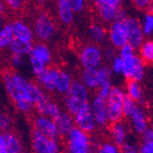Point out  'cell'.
I'll return each mask as SVG.
<instances>
[{"mask_svg":"<svg viewBox=\"0 0 153 153\" xmlns=\"http://www.w3.org/2000/svg\"><path fill=\"white\" fill-rule=\"evenodd\" d=\"M3 85L8 97L19 112L29 115L35 110V105L47 94L38 85L23 75L6 71L2 75Z\"/></svg>","mask_w":153,"mask_h":153,"instance_id":"6da1fadb","label":"cell"},{"mask_svg":"<svg viewBox=\"0 0 153 153\" xmlns=\"http://www.w3.org/2000/svg\"><path fill=\"white\" fill-rule=\"evenodd\" d=\"M90 94L91 92L79 80H74L69 91L63 95L64 111L74 116L83 105L90 102Z\"/></svg>","mask_w":153,"mask_h":153,"instance_id":"7a4b0ae2","label":"cell"},{"mask_svg":"<svg viewBox=\"0 0 153 153\" xmlns=\"http://www.w3.org/2000/svg\"><path fill=\"white\" fill-rule=\"evenodd\" d=\"M95 150L92 142V136L77 128H74L65 137L63 147L65 153H94Z\"/></svg>","mask_w":153,"mask_h":153,"instance_id":"3957f363","label":"cell"},{"mask_svg":"<svg viewBox=\"0 0 153 153\" xmlns=\"http://www.w3.org/2000/svg\"><path fill=\"white\" fill-rule=\"evenodd\" d=\"M103 49L97 44H86L79 51V62L82 70L96 71L104 62Z\"/></svg>","mask_w":153,"mask_h":153,"instance_id":"277c9868","label":"cell"},{"mask_svg":"<svg viewBox=\"0 0 153 153\" xmlns=\"http://www.w3.org/2000/svg\"><path fill=\"white\" fill-rule=\"evenodd\" d=\"M126 93L120 86H113L111 89L109 95L107 96L106 105H107V118L109 124H114L124 119L122 112V105Z\"/></svg>","mask_w":153,"mask_h":153,"instance_id":"5b68a950","label":"cell"},{"mask_svg":"<svg viewBox=\"0 0 153 153\" xmlns=\"http://www.w3.org/2000/svg\"><path fill=\"white\" fill-rule=\"evenodd\" d=\"M32 153H63V147L59 140L48 137L37 130L31 133Z\"/></svg>","mask_w":153,"mask_h":153,"instance_id":"8992f818","label":"cell"},{"mask_svg":"<svg viewBox=\"0 0 153 153\" xmlns=\"http://www.w3.org/2000/svg\"><path fill=\"white\" fill-rule=\"evenodd\" d=\"M33 33L41 42L51 39L56 33V25L47 13H40L37 16L33 24Z\"/></svg>","mask_w":153,"mask_h":153,"instance_id":"52a82bcc","label":"cell"},{"mask_svg":"<svg viewBox=\"0 0 153 153\" xmlns=\"http://www.w3.org/2000/svg\"><path fill=\"white\" fill-rule=\"evenodd\" d=\"M145 63L138 56V54L136 53L133 56L123 60L122 75L128 81H136L140 82L145 76Z\"/></svg>","mask_w":153,"mask_h":153,"instance_id":"ba28073f","label":"cell"},{"mask_svg":"<svg viewBox=\"0 0 153 153\" xmlns=\"http://www.w3.org/2000/svg\"><path fill=\"white\" fill-rule=\"evenodd\" d=\"M89 105L97 128H105L109 125L106 100L96 94L90 99Z\"/></svg>","mask_w":153,"mask_h":153,"instance_id":"9c48e42d","label":"cell"},{"mask_svg":"<svg viewBox=\"0 0 153 153\" xmlns=\"http://www.w3.org/2000/svg\"><path fill=\"white\" fill-rule=\"evenodd\" d=\"M74 126L75 128L81 129L89 135L95 132L97 129V126L95 124L94 116L90 108V105L85 104L78 112L74 116Z\"/></svg>","mask_w":153,"mask_h":153,"instance_id":"30bf717a","label":"cell"},{"mask_svg":"<svg viewBox=\"0 0 153 153\" xmlns=\"http://www.w3.org/2000/svg\"><path fill=\"white\" fill-rule=\"evenodd\" d=\"M124 24L126 26L128 44L137 51L145 40V35L142 30L140 21L136 18L128 17Z\"/></svg>","mask_w":153,"mask_h":153,"instance_id":"8fae6325","label":"cell"},{"mask_svg":"<svg viewBox=\"0 0 153 153\" xmlns=\"http://www.w3.org/2000/svg\"><path fill=\"white\" fill-rule=\"evenodd\" d=\"M61 69L54 66H49L44 71L36 75L38 85L45 93H52L56 89V83Z\"/></svg>","mask_w":153,"mask_h":153,"instance_id":"7c38bea8","label":"cell"},{"mask_svg":"<svg viewBox=\"0 0 153 153\" xmlns=\"http://www.w3.org/2000/svg\"><path fill=\"white\" fill-rule=\"evenodd\" d=\"M32 126H33V129L37 130L38 132L41 133L48 137L54 138V140H59L60 138H62L58 132L55 121L50 117H43L40 115H36L32 118Z\"/></svg>","mask_w":153,"mask_h":153,"instance_id":"4fadbf2b","label":"cell"},{"mask_svg":"<svg viewBox=\"0 0 153 153\" xmlns=\"http://www.w3.org/2000/svg\"><path fill=\"white\" fill-rule=\"evenodd\" d=\"M107 39L110 45H112L116 49H120L124 45L128 43V37L126 26L124 22L114 21L109 24L107 30Z\"/></svg>","mask_w":153,"mask_h":153,"instance_id":"5bb4252c","label":"cell"},{"mask_svg":"<svg viewBox=\"0 0 153 153\" xmlns=\"http://www.w3.org/2000/svg\"><path fill=\"white\" fill-rule=\"evenodd\" d=\"M35 111L37 112V115L47 117L55 120L62 113V109L56 101H54L48 94H46L43 98L35 105Z\"/></svg>","mask_w":153,"mask_h":153,"instance_id":"9a60e30c","label":"cell"},{"mask_svg":"<svg viewBox=\"0 0 153 153\" xmlns=\"http://www.w3.org/2000/svg\"><path fill=\"white\" fill-rule=\"evenodd\" d=\"M29 60H33L46 67H49L52 62L51 50L45 42L39 41L33 44L29 54Z\"/></svg>","mask_w":153,"mask_h":153,"instance_id":"2e32d148","label":"cell"},{"mask_svg":"<svg viewBox=\"0 0 153 153\" xmlns=\"http://www.w3.org/2000/svg\"><path fill=\"white\" fill-rule=\"evenodd\" d=\"M110 140L118 147H121L124 143L128 140L129 127L128 125L122 121L111 124L109 127Z\"/></svg>","mask_w":153,"mask_h":153,"instance_id":"e0dca14e","label":"cell"},{"mask_svg":"<svg viewBox=\"0 0 153 153\" xmlns=\"http://www.w3.org/2000/svg\"><path fill=\"white\" fill-rule=\"evenodd\" d=\"M14 38L24 42L33 43L34 33L32 27L22 19H16L11 23Z\"/></svg>","mask_w":153,"mask_h":153,"instance_id":"ac0fdd59","label":"cell"},{"mask_svg":"<svg viewBox=\"0 0 153 153\" xmlns=\"http://www.w3.org/2000/svg\"><path fill=\"white\" fill-rule=\"evenodd\" d=\"M129 123L132 130L137 135H142L149 127L148 114L142 105H138L135 113L129 118Z\"/></svg>","mask_w":153,"mask_h":153,"instance_id":"d6986e66","label":"cell"},{"mask_svg":"<svg viewBox=\"0 0 153 153\" xmlns=\"http://www.w3.org/2000/svg\"><path fill=\"white\" fill-rule=\"evenodd\" d=\"M54 121L55 124H56V127L61 137H67L68 134L75 128L74 116H72L71 114H69L68 112L63 110Z\"/></svg>","mask_w":153,"mask_h":153,"instance_id":"ffe728a7","label":"cell"},{"mask_svg":"<svg viewBox=\"0 0 153 153\" xmlns=\"http://www.w3.org/2000/svg\"><path fill=\"white\" fill-rule=\"evenodd\" d=\"M125 93H126V95H128L129 98L133 99L140 105H141L145 103L144 90H143L140 82L127 81Z\"/></svg>","mask_w":153,"mask_h":153,"instance_id":"44dd1931","label":"cell"},{"mask_svg":"<svg viewBox=\"0 0 153 153\" xmlns=\"http://www.w3.org/2000/svg\"><path fill=\"white\" fill-rule=\"evenodd\" d=\"M56 9L58 18L63 25H69L74 21V12L65 0H57Z\"/></svg>","mask_w":153,"mask_h":153,"instance_id":"7402d4cb","label":"cell"},{"mask_svg":"<svg viewBox=\"0 0 153 153\" xmlns=\"http://www.w3.org/2000/svg\"><path fill=\"white\" fill-rule=\"evenodd\" d=\"M6 145L9 153H25V149L20 137L13 131H7L3 133Z\"/></svg>","mask_w":153,"mask_h":153,"instance_id":"603a6c76","label":"cell"},{"mask_svg":"<svg viewBox=\"0 0 153 153\" xmlns=\"http://www.w3.org/2000/svg\"><path fill=\"white\" fill-rule=\"evenodd\" d=\"M94 7L97 13V16H98V18L100 19L102 22L111 24L115 21L117 12L118 10L117 7L110 4H104L100 6H96Z\"/></svg>","mask_w":153,"mask_h":153,"instance_id":"cb8c5ba5","label":"cell"},{"mask_svg":"<svg viewBox=\"0 0 153 153\" xmlns=\"http://www.w3.org/2000/svg\"><path fill=\"white\" fill-rule=\"evenodd\" d=\"M79 81L90 92H97V90H98L99 82H98V80H97L95 71L82 70L80 74Z\"/></svg>","mask_w":153,"mask_h":153,"instance_id":"d4e9b609","label":"cell"},{"mask_svg":"<svg viewBox=\"0 0 153 153\" xmlns=\"http://www.w3.org/2000/svg\"><path fill=\"white\" fill-rule=\"evenodd\" d=\"M89 37L94 44H102L107 39V30L100 23H94L89 27Z\"/></svg>","mask_w":153,"mask_h":153,"instance_id":"484cf974","label":"cell"},{"mask_svg":"<svg viewBox=\"0 0 153 153\" xmlns=\"http://www.w3.org/2000/svg\"><path fill=\"white\" fill-rule=\"evenodd\" d=\"M74 81V80L70 73L67 71H64V70H61L60 74H59L58 80H57L55 92L62 94V95L66 94V93L69 91V89H70Z\"/></svg>","mask_w":153,"mask_h":153,"instance_id":"4316f807","label":"cell"},{"mask_svg":"<svg viewBox=\"0 0 153 153\" xmlns=\"http://www.w3.org/2000/svg\"><path fill=\"white\" fill-rule=\"evenodd\" d=\"M32 46H33V43L24 42L22 40H19L14 38L8 50L11 55H20V56L24 57L25 55L30 54Z\"/></svg>","mask_w":153,"mask_h":153,"instance_id":"83f0119b","label":"cell"},{"mask_svg":"<svg viewBox=\"0 0 153 153\" xmlns=\"http://www.w3.org/2000/svg\"><path fill=\"white\" fill-rule=\"evenodd\" d=\"M138 56L143 61L145 65L153 64V40L147 39L138 48Z\"/></svg>","mask_w":153,"mask_h":153,"instance_id":"f1b7e54d","label":"cell"},{"mask_svg":"<svg viewBox=\"0 0 153 153\" xmlns=\"http://www.w3.org/2000/svg\"><path fill=\"white\" fill-rule=\"evenodd\" d=\"M138 153H153V128L149 127L141 135Z\"/></svg>","mask_w":153,"mask_h":153,"instance_id":"f546056e","label":"cell"},{"mask_svg":"<svg viewBox=\"0 0 153 153\" xmlns=\"http://www.w3.org/2000/svg\"><path fill=\"white\" fill-rule=\"evenodd\" d=\"M14 39V34L12 31L11 24H6L0 30V50L8 49L12 40Z\"/></svg>","mask_w":153,"mask_h":153,"instance_id":"4dcf8cb0","label":"cell"},{"mask_svg":"<svg viewBox=\"0 0 153 153\" xmlns=\"http://www.w3.org/2000/svg\"><path fill=\"white\" fill-rule=\"evenodd\" d=\"M138 105H138L137 102H135L133 99L129 98L128 95L125 96L123 105H122V112H123L124 118L129 119L131 117V116L135 113V111L137 110Z\"/></svg>","mask_w":153,"mask_h":153,"instance_id":"1f68e13d","label":"cell"},{"mask_svg":"<svg viewBox=\"0 0 153 153\" xmlns=\"http://www.w3.org/2000/svg\"><path fill=\"white\" fill-rule=\"evenodd\" d=\"M96 72V77L97 80H98L99 85H104V83H108V82H112V71L109 66L107 65H102L101 67H99Z\"/></svg>","mask_w":153,"mask_h":153,"instance_id":"d6a6232c","label":"cell"},{"mask_svg":"<svg viewBox=\"0 0 153 153\" xmlns=\"http://www.w3.org/2000/svg\"><path fill=\"white\" fill-rule=\"evenodd\" d=\"M13 126L12 117L6 111L0 110V133L10 131Z\"/></svg>","mask_w":153,"mask_h":153,"instance_id":"836d02e7","label":"cell"},{"mask_svg":"<svg viewBox=\"0 0 153 153\" xmlns=\"http://www.w3.org/2000/svg\"><path fill=\"white\" fill-rule=\"evenodd\" d=\"M140 25L145 36L151 35L153 33V13L147 12L140 21Z\"/></svg>","mask_w":153,"mask_h":153,"instance_id":"e575fe53","label":"cell"},{"mask_svg":"<svg viewBox=\"0 0 153 153\" xmlns=\"http://www.w3.org/2000/svg\"><path fill=\"white\" fill-rule=\"evenodd\" d=\"M99 148L104 153H120V147L111 140H105L101 142Z\"/></svg>","mask_w":153,"mask_h":153,"instance_id":"d590c367","label":"cell"},{"mask_svg":"<svg viewBox=\"0 0 153 153\" xmlns=\"http://www.w3.org/2000/svg\"><path fill=\"white\" fill-rule=\"evenodd\" d=\"M111 62V65L109 66L111 71H112L113 74H117V75H122V72H123V60L118 56L116 57Z\"/></svg>","mask_w":153,"mask_h":153,"instance_id":"8d00e7d4","label":"cell"},{"mask_svg":"<svg viewBox=\"0 0 153 153\" xmlns=\"http://www.w3.org/2000/svg\"><path fill=\"white\" fill-rule=\"evenodd\" d=\"M71 7L74 13H80L83 11L86 6V0H65Z\"/></svg>","mask_w":153,"mask_h":153,"instance_id":"74e56055","label":"cell"},{"mask_svg":"<svg viewBox=\"0 0 153 153\" xmlns=\"http://www.w3.org/2000/svg\"><path fill=\"white\" fill-rule=\"evenodd\" d=\"M103 54H104V59L109 62H112L116 57H117L118 50L109 44V45H106L105 49H103Z\"/></svg>","mask_w":153,"mask_h":153,"instance_id":"f35d334b","label":"cell"},{"mask_svg":"<svg viewBox=\"0 0 153 153\" xmlns=\"http://www.w3.org/2000/svg\"><path fill=\"white\" fill-rule=\"evenodd\" d=\"M134 54H136V50L128 43L126 45H124L123 47H121L120 49H118V56L122 60L129 58L133 56Z\"/></svg>","mask_w":153,"mask_h":153,"instance_id":"ab89813d","label":"cell"},{"mask_svg":"<svg viewBox=\"0 0 153 153\" xmlns=\"http://www.w3.org/2000/svg\"><path fill=\"white\" fill-rule=\"evenodd\" d=\"M120 153H138V146L135 142L128 140L120 147Z\"/></svg>","mask_w":153,"mask_h":153,"instance_id":"60d3db41","label":"cell"},{"mask_svg":"<svg viewBox=\"0 0 153 153\" xmlns=\"http://www.w3.org/2000/svg\"><path fill=\"white\" fill-rule=\"evenodd\" d=\"M5 6H7L12 10H20L23 6L25 0H2Z\"/></svg>","mask_w":153,"mask_h":153,"instance_id":"b9f144b4","label":"cell"},{"mask_svg":"<svg viewBox=\"0 0 153 153\" xmlns=\"http://www.w3.org/2000/svg\"><path fill=\"white\" fill-rule=\"evenodd\" d=\"M113 85H112V82H108V83H104V85H99L98 90H97V94L100 95L103 98L106 99L107 96L109 95L111 89H112Z\"/></svg>","mask_w":153,"mask_h":153,"instance_id":"7bdbcfd3","label":"cell"},{"mask_svg":"<svg viewBox=\"0 0 153 153\" xmlns=\"http://www.w3.org/2000/svg\"><path fill=\"white\" fill-rule=\"evenodd\" d=\"M10 63L13 68L19 69L20 68L24 63V57L20 55H11L10 58Z\"/></svg>","mask_w":153,"mask_h":153,"instance_id":"ee69618b","label":"cell"},{"mask_svg":"<svg viewBox=\"0 0 153 153\" xmlns=\"http://www.w3.org/2000/svg\"><path fill=\"white\" fill-rule=\"evenodd\" d=\"M135 7L140 10H147L149 6V0H132Z\"/></svg>","mask_w":153,"mask_h":153,"instance_id":"f6af8a7d","label":"cell"},{"mask_svg":"<svg viewBox=\"0 0 153 153\" xmlns=\"http://www.w3.org/2000/svg\"><path fill=\"white\" fill-rule=\"evenodd\" d=\"M128 18L127 12L125 11L122 7L118 8L117 12V15H116V19L115 21H119V22H125L127 20V19Z\"/></svg>","mask_w":153,"mask_h":153,"instance_id":"bcb514c9","label":"cell"},{"mask_svg":"<svg viewBox=\"0 0 153 153\" xmlns=\"http://www.w3.org/2000/svg\"><path fill=\"white\" fill-rule=\"evenodd\" d=\"M0 153H9L8 149L5 142L3 133H0Z\"/></svg>","mask_w":153,"mask_h":153,"instance_id":"7dc6e473","label":"cell"},{"mask_svg":"<svg viewBox=\"0 0 153 153\" xmlns=\"http://www.w3.org/2000/svg\"><path fill=\"white\" fill-rule=\"evenodd\" d=\"M93 2H94V7H96V6H100V5H104V4H110V5H112V6L116 7L112 2H111V0H93Z\"/></svg>","mask_w":153,"mask_h":153,"instance_id":"c3c4849f","label":"cell"},{"mask_svg":"<svg viewBox=\"0 0 153 153\" xmlns=\"http://www.w3.org/2000/svg\"><path fill=\"white\" fill-rule=\"evenodd\" d=\"M122 1L123 0H111V2H112L117 8L121 7V4H122Z\"/></svg>","mask_w":153,"mask_h":153,"instance_id":"681fc988","label":"cell"},{"mask_svg":"<svg viewBox=\"0 0 153 153\" xmlns=\"http://www.w3.org/2000/svg\"><path fill=\"white\" fill-rule=\"evenodd\" d=\"M5 18L3 15H0V30L2 29V27L6 25V22H5Z\"/></svg>","mask_w":153,"mask_h":153,"instance_id":"f907efd6","label":"cell"},{"mask_svg":"<svg viewBox=\"0 0 153 153\" xmlns=\"http://www.w3.org/2000/svg\"><path fill=\"white\" fill-rule=\"evenodd\" d=\"M5 7H6V6L4 4V2L2 0H0V15H2L3 12L5 11Z\"/></svg>","mask_w":153,"mask_h":153,"instance_id":"816d5d0a","label":"cell"},{"mask_svg":"<svg viewBox=\"0 0 153 153\" xmlns=\"http://www.w3.org/2000/svg\"><path fill=\"white\" fill-rule=\"evenodd\" d=\"M94 153H104V152H103V151L100 149V148H98V149H96V150H95Z\"/></svg>","mask_w":153,"mask_h":153,"instance_id":"f5cc1de1","label":"cell"},{"mask_svg":"<svg viewBox=\"0 0 153 153\" xmlns=\"http://www.w3.org/2000/svg\"><path fill=\"white\" fill-rule=\"evenodd\" d=\"M36 1L38 2V3H39V4H42V3H44L46 0H36Z\"/></svg>","mask_w":153,"mask_h":153,"instance_id":"db71d44e","label":"cell"}]
</instances>
